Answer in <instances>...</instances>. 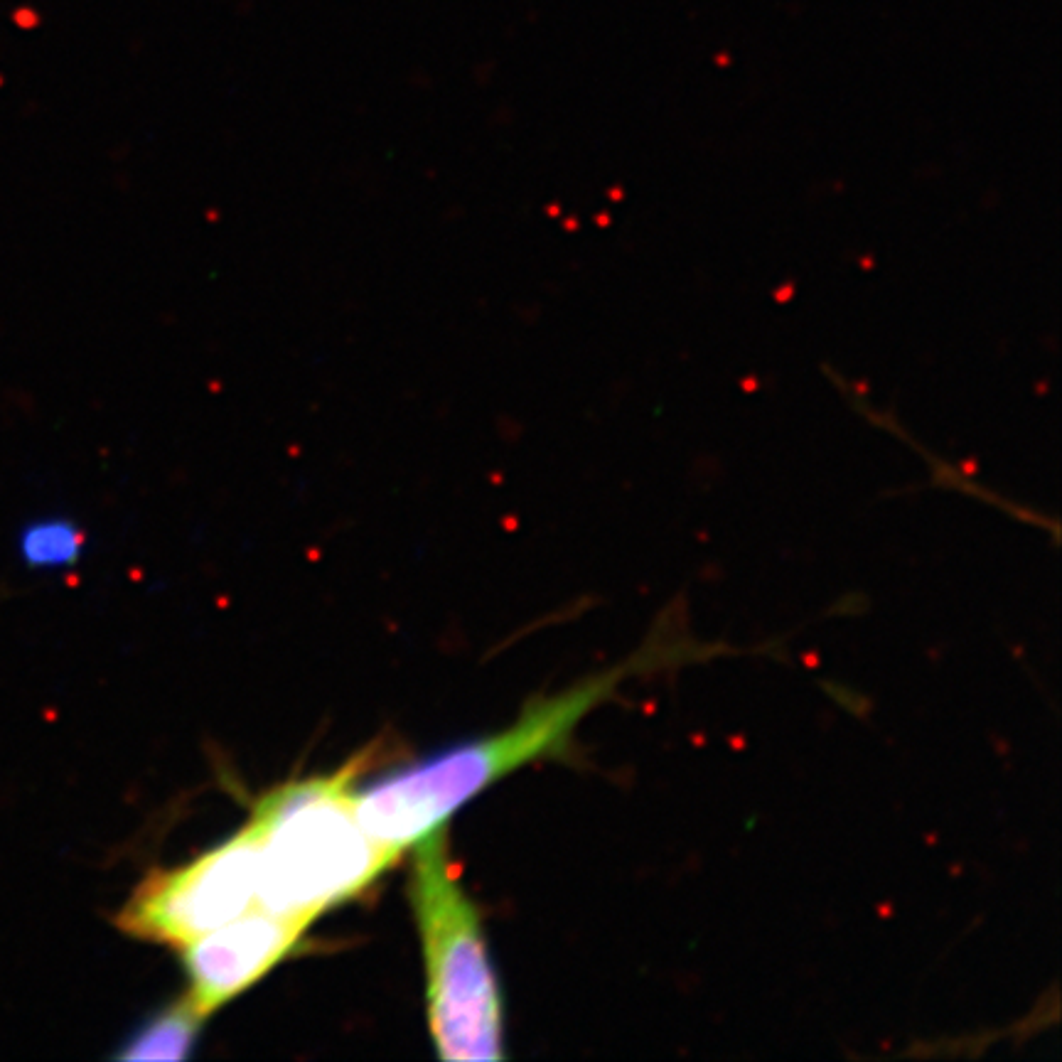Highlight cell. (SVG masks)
<instances>
[{
	"label": "cell",
	"instance_id": "4",
	"mask_svg": "<svg viewBox=\"0 0 1062 1062\" xmlns=\"http://www.w3.org/2000/svg\"><path fill=\"white\" fill-rule=\"evenodd\" d=\"M259 829L239 834L195 861L150 871L116 917L118 930L158 944L185 947L256 905Z\"/></svg>",
	"mask_w": 1062,
	"mask_h": 1062
},
{
	"label": "cell",
	"instance_id": "3",
	"mask_svg": "<svg viewBox=\"0 0 1062 1062\" xmlns=\"http://www.w3.org/2000/svg\"><path fill=\"white\" fill-rule=\"evenodd\" d=\"M411 908L426 962L428 1028L443 1060H500L502 996L480 913L450 861L448 829L418 839Z\"/></svg>",
	"mask_w": 1062,
	"mask_h": 1062
},
{
	"label": "cell",
	"instance_id": "1",
	"mask_svg": "<svg viewBox=\"0 0 1062 1062\" xmlns=\"http://www.w3.org/2000/svg\"><path fill=\"white\" fill-rule=\"evenodd\" d=\"M711 654V647L679 635L672 625L652 630L645 645L622 662L588 674L559 694L531 701L512 726L389 772L367 790L354 792L359 824L384 849L401 856L502 777L566 753L583 718L613 699L622 681Z\"/></svg>",
	"mask_w": 1062,
	"mask_h": 1062
},
{
	"label": "cell",
	"instance_id": "6",
	"mask_svg": "<svg viewBox=\"0 0 1062 1062\" xmlns=\"http://www.w3.org/2000/svg\"><path fill=\"white\" fill-rule=\"evenodd\" d=\"M207 1018L192 1006L187 996L170 1003L133 1031L118 1060H185L195 1050Z\"/></svg>",
	"mask_w": 1062,
	"mask_h": 1062
},
{
	"label": "cell",
	"instance_id": "5",
	"mask_svg": "<svg viewBox=\"0 0 1062 1062\" xmlns=\"http://www.w3.org/2000/svg\"><path fill=\"white\" fill-rule=\"evenodd\" d=\"M310 922L251 905L234 920L182 947L187 999L209 1018L217 1008L261 981L298 947Z\"/></svg>",
	"mask_w": 1062,
	"mask_h": 1062
},
{
	"label": "cell",
	"instance_id": "7",
	"mask_svg": "<svg viewBox=\"0 0 1062 1062\" xmlns=\"http://www.w3.org/2000/svg\"><path fill=\"white\" fill-rule=\"evenodd\" d=\"M84 551V531L64 517L37 519L20 531V556L32 568H67Z\"/></svg>",
	"mask_w": 1062,
	"mask_h": 1062
},
{
	"label": "cell",
	"instance_id": "2",
	"mask_svg": "<svg viewBox=\"0 0 1062 1062\" xmlns=\"http://www.w3.org/2000/svg\"><path fill=\"white\" fill-rule=\"evenodd\" d=\"M369 753L332 775L308 777L266 792L251 822L259 829L256 905L313 922L367 890L399 861L359 824L354 777Z\"/></svg>",
	"mask_w": 1062,
	"mask_h": 1062
}]
</instances>
